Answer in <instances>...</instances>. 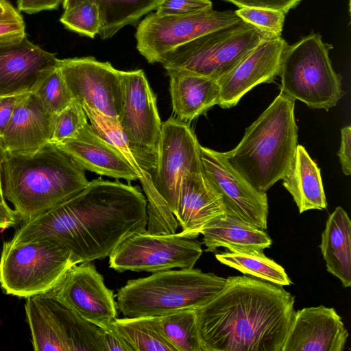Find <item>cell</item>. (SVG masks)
<instances>
[{"label": "cell", "instance_id": "obj_33", "mask_svg": "<svg viewBox=\"0 0 351 351\" xmlns=\"http://www.w3.org/2000/svg\"><path fill=\"white\" fill-rule=\"evenodd\" d=\"M32 93L40 99L45 110L53 115L62 111L73 100L58 66L40 82Z\"/></svg>", "mask_w": 351, "mask_h": 351}, {"label": "cell", "instance_id": "obj_19", "mask_svg": "<svg viewBox=\"0 0 351 351\" xmlns=\"http://www.w3.org/2000/svg\"><path fill=\"white\" fill-rule=\"evenodd\" d=\"M348 337L334 308L305 307L295 311L282 351H342Z\"/></svg>", "mask_w": 351, "mask_h": 351}, {"label": "cell", "instance_id": "obj_45", "mask_svg": "<svg viewBox=\"0 0 351 351\" xmlns=\"http://www.w3.org/2000/svg\"><path fill=\"white\" fill-rule=\"evenodd\" d=\"M20 12L8 0H0V19L9 16H21Z\"/></svg>", "mask_w": 351, "mask_h": 351}, {"label": "cell", "instance_id": "obj_12", "mask_svg": "<svg viewBox=\"0 0 351 351\" xmlns=\"http://www.w3.org/2000/svg\"><path fill=\"white\" fill-rule=\"evenodd\" d=\"M202 254L200 244L180 232L151 234L145 230L123 241L108 256L109 267L118 272L192 269Z\"/></svg>", "mask_w": 351, "mask_h": 351}, {"label": "cell", "instance_id": "obj_42", "mask_svg": "<svg viewBox=\"0 0 351 351\" xmlns=\"http://www.w3.org/2000/svg\"><path fill=\"white\" fill-rule=\"evenodd\" d=\"M341 145L337 155L341 165L342 171L346 176L351 173V127H343L341 130Z\"/></svg>", "mask_w": 351, "mask_h": 351}, {"label": "cell", "instance_id": "obj_41", "mask_svg": "<svg viewBox=\"0 0 351 351\" xmlns=\"http://www.w3.org/2000/svg\"><path fill=\"white\" fill-rule=\"evenodd\" d=\"M64 0H16L19 12L35 14L45 10H57Z\"/></svg>", "mask_w": 351, "mask_h": 351}, {"label": "cell", "instance_id": "obj_29", "mask_svg": "<svg viewBox=\"0 0 351 351\" xmlns=\"http://www.w3.org/2000/svg\"><path fill=\"white\" fill-rule=\"evenodd\" d=\"M222 264L241 273L280 286L292 284L285 269L264 253H238L226 252L215 254Z\"/></svg>", "mask_w": 351, "mask_h": 351}, {"label": "cell", "instance_id": "obj_27", "mask_svg": "<svg viewBox=\"0 0 351 351\" xmlns=\"http://www.w3.org/2000/svg\"><path fill=\"white\" fill-rule=\"evenodd\" d=\"M86 0H64V10ZM99 8L101 39H108L126 25H136L140 19L156 10L162 0H89Z\"/></svg>", "mask_w": 351, "mask_h": 351}, {"label": "cell", "instance_id": "obj_2", "mask_svg": "<svg viewBox=\"0 0 351 351\" xmlns=\"http://www.w3.org/2000/svg\"><path fill=\"white\" fill-rule=\"evenodd\" d=\"M280 286L230 276L223 290L195 309L203 351H282L295 311Z\"/></svg>", "mask_w": 351, "mask_h": 351}, {"label": "cell", "instance_id": "obj_46", "mask_svg": "<svg viewBox=\"0 0 351 351\" xmlns=\"http://www.w3.org/2000/svg\"><path fill=\"white\" fill-rule=\"evenodd\" d=\"M2 162L0 161V203L7 204L5 201V198L4 197L3 191V184H2Z\"/></svg>", "mask_w": 351, "mask_h": 351}, {"label": "cell", "instance_id": "obj_9", "mask_svg": "<svg viewBox=\"0 0 351 351\" xmlns=\"http://www.w3.org/2000/svg\"><path fill=\"white\" fill-rule=\"evenodd\" d=\"M25 311L34 350L104 351L101 328L49 293L26 298Z\"/></svg>", "mask_w": 351, "mask_h": 351}, {"label": "cell", "instance_id": "obj_31", "mask_svg": "<svg viewBox=\"0 0 351 351\" xmlns=\"http://www.w3.org/2000/svg\"><path fill=\"white\" fill-rule=\"evenodd\" d=\"M139 180L147 199L148 222L146 231L151 234L176 233L179 226L178 221L156 191L150 173L143 171V176Z\"/></svg>", "mask_w": 351, "mask_h": 351}, {"label": "cell", "instance_id": "obj_4", "mask_svg": "<svg viewBox=\"0 0 351 351\" xmlns=\"http://www.w3.org/2000/svg\"><path fill=\"white\" fill-rule=\"evenodd\" d=\"M295 101L280 91L246 128L240 143L223 152L232 167L261 193L283 178L294 156L298 145Z\"/></svg>", "mask_w": 351, "mask_h": 351}, {"label": "cell", "instance_id": "obj_25", "mask_svg": "<svg viewBox=\"0 0 351 351\" xmlns=\"http://www.w3.org/2000/svg\"><path fill=\"white\" fill-rule=\"evenodd\" d=\"M282 180L300 213L326 208L320 169L302 145H297L292 162Z\"/></svg>", "mask_w": 351, "mask_h": 351}, {"label": "cell", "instance_id": "obj_26", "mask_svg": "<svg viewBox=\"0 0 351 351\" xmlns=\"http://www.w3.org/2000/svg\"><path fill=\"white\" fill-rule=\"evenodd\" d=\"M319 247L327 271L340 280L343 287H350L351 221L341 206L328 217Z\"/></svg>", "mask_w": 351, "mask_h": 351}, {"label": "cell", "instance_id": "obj_11", "mask_svg": "<svg viewBox=\"0 0 351 351\" xmlns=\"http://www.w3.org/2000/svg\"><path fill=\"white\" fill-rule=\"evenodd\" d=\"M242 19L234 10L213 8L177 15L148 14L138 24L136 49L149 63L159 62L166 53L199 36Z\"/></svg>", "mask_w": 351, "mask_h": 351}, {"label": "cell", "instance_id": "obj_1", "mask_svg": "<svg viewBox=\"0 0 351 351\" xmlns=\"http://www.w3.org/2000/svg\"><path fill=\"white\" fill-rule=\"evenodd\" d=\"M147 222V199L138 186L99 178L69 199L23 222L10 240H55L80 263L109 256L125 239L145 231Z\"/></svg>", "mask_w": 351, "mask_h": 351}, {"label": "cell", "instance_id": "obj_34", "mask_svg": "<svg viewBox=\"0 0 351 351\" xmlns=\"http://www.w3.org/2000/svg\"><path fill=\"white\" fill-rule=\"evenodd\" d=\"M60 21L66 29L91 38L99 34L101 25L99 8L89 0L64 10Z\"/></svg>", "mask_w": 351, "mask_h": 351}, {"label": "cell", "instance_id": "obj_38", "mask_svg": "<svg viewBox=\"0 0 351 351\" xmlns=\"http://www.w3.org/2000/svg\"><path fill=\"white\" fill-rule=\"evenodd\" d=\"M26 36L25 24L22 16L0 19V44Z\"/></svg>", "mask_w": 351, "mask_h": 351}, {"label": "cell", "instance_id": "obj_28", "mask_svg": "<svg viewBox=\"0 0 351 351\" xmlns=\"http://www.w3.org/2000/svg\"><path fill=\"white\" fill-rule=\"evenodd\" d=\"M110 325L132 351H177L162 333L157 317H116Z\"/></svg>", "mask_w": 351, "mask_h": 351}, {"label": "cell", "instance_id": "obj_7", "mask_svg": "<svg viewBox=\"0 0 351 351\" xmlns=\"http://www.w3.org/2000/svg\"><path fill=\"white\" fill-rule=\"evenodd\" d=\"M278 75L280 91L311 108L328 110L343 95L341 77L334 71L328 47L319 34L312 32L287 45Z\"/></svg>", "mask_w": 351, "mask_h": 351}, {"label": "cell", "instance_id": "obj_30", "mask_svg": "<svg viewBox=\"0 0 351 351\" xmlns=\"http://www.w3.org/2000/svg\"><path fill=\"white\" fill-rule=\"evenodd\" d=\"M158 325L177 351H203L195 309H184L157 317Z\"/></svg>", "mask_w": 351, "mask_h": 351}, {"label": "cell", "instance_id": "obj_23", "mask_svg": "<svg viewBox=\"0 0 351 351\" xmlns=\"http://www.w3.org/2000/svg\"><path fill=\"white\" fill-rule=\"evenodd\" d=\"M176 118L190 122L218 105L219 86L217 80L184 70H166Z\"/></svg>", "mask_w": 351, "mask_h": 351}, {"label": "cell", "instance_id": "obj_15", "mask_svg": "<svg viewBox=\"0 0 351 351\" xmlns=\"http://www.w3.org/2000/svg\"><path fill=\"white\" fill-rule=\"evenodd\" d=\"M203 173L221 196L225 213L254 227L267 228L268 200L252 186L228 162L223 152L200 146Z\"/></svg>", "mask_w": 351, "mask_h": 351}, {"label": "cell", "instance_id": "obj_14", "mask_svg": "<svg viewBox=\"0 0 351 351\" xmlns=\"http://www.w3.org/2000/svg\"><path fill=\"white\" fill-rule=\"evenodd\" d=\"M58 67L74 100L119 119L123 105L121 71L91 56L59 59Z\"/></svg>", "mask_w": 351, "mask_h": 351}, {"label": "cell", "instance_id": "obj_13", "mask_svg": "<svg viewBox=\"0 0 351 351\" xmlns=\"http://www.w3.org/2000/svg\"><path fill=\"white\" fill-rule=\"evenodd\" d=\"M200 146L188 122L171 117L162 123L157 165L150 175L156 191L174 216L182 178L203 172Z\"/></svg>", "mask_w": 351, "mask_h": 351}, {"label": "cell", "instance_id": "obj_17", "mask_svg": "<svg viewBox=\"0 0 351 351\" xmlns=\"http://www.w3.org/2000/svg\"><path fill=\"white\" fill-rule=\"evenodd\" d=\"M287 45L281 36L262 40L233 69L217 80L218 105L222 108H232L254 86L272 82L279 75Z\"/></svg>", "mask_w": 351, "mask_h": 351}, {"label": "cell", "instance_id": "obj_3", "mask_svg": "<svg viewBox=\"0 0 351 351\" xmlns=\"http://www.w3.org/2000/svg\"><path fill=\"white\" fill-rule=\"evenodd\" d=\"M1 175L4 197L23 222L69 199L89 184L84 170L51 142L32 154L4 156Z\"/></svg>", "mask_w": 351, "mask_h": 351}, {"label": "cell", "instance_id": "obj_36", "mask_svg": "<svg viewBox=\"0 0 351 351\" xmlns=\"http://www.w3.org/2000/svg\"><path fill=\"white\" fill-rule=\"evenodd\" d=\"M236 14L247 22L274 36H281L285 13L282 11L258 8H240Z\"/></svg>", "mask_w": 351, "mask_h": 351}, {"label": "cell", "instance_id": "obj_24", "mask_svg": "<svg viewBox=\"0 0 351 351\" xmlns=\"http://www.w3.org/2000/svg\"><path fill=\"white\" fill-rule=\"evenodd\" d=\"M201 234L209 252L225 247L231 252L263 253L272 243L265 230L226 213L210 222Z\"/></svg>", "mask_w": 351, "mask_h": 351}, {"label": "cell", "instance_id": "obj_21", "mask_svg": "<svg viewBox=\"0 0 351 351\" xmlns=\"http://www.w3.org/2000/svg\"><path fill=\"white\" fill-rule=\"evenodd\" d=\"M56 145L84 171L128 182L143 176L118 149L98 136L88 123L75 136Z\"/></svg>", "mask_w": 351, "mask_h": 351}, {"label": "cell", "instance_id": "obj_5", "mask_svg": "<svg viewBox=\"0 0 351 351\" xmlns=\"http://www.w3.org/2000/svg\"><path fill=\"white\" fill-rule=\"evenodd\" d=\"M227 278L199 269H169L130 280L118 290L117 309L128 317H159L206 304L225 288Z\"/></svg>", "mask_w": 351, "mask_h": 351}, {"label": "cell", "instance_id": "obj_22", "mask_svg": "<svg viewBox=\"0 0 351 351\" xmlns=\"http://www.w3.org/2000/svg\"><path fill=\"white\" fill-rule=\"evenodd\" d=\"M225 214L221 196L210 186L204 173H190L182 179L175 214L180 232L194 239L213 220Z\"/></svg>", "mask_w": 351, "mask_h": 351}, {"label": "cell", "instance_id": "obj_43", "mask_svg": "<svg viewBox=\"0 0 351 351\" xmlns=\"http://www.w3.org/2000/svg\"><path fill=\"white\" fill-rule=\"evenodd\" d=\"M104 351H132L130 345L110 325L101 328Z\"/></svg>", "mask_w": 351, "mask_h": 351}, {"label": "cell", "instance_id": "obj_40", "mask_svg": "<svg viewBox=\"0 0 351 351\" xmlns=\"http://www.w3.org/2000/svg\"><path fill=\"white\" fill-rule=\"evenodd\" d=\"M29 93L0 97V136L8 125L16 106Z\"/></svg>", "mask_w": 351, "mask_h": 351}, {"label": "cell", "instance_id": "obj_18", "mask_svg": "<svg viewBox=\"0 0 351 351\" xmlns=\"http://www.w3.org/2000/svg\"><path fill=\"white\" fill-rule=\"evenodd\" d=\"M26 36L0 44V97L32 93L58 64Z\"/></svg>", "mask_w": 351, "mask_h": 351}, {"label": "cell", "instance_id": "obj_16", "mask_svg": "<svg viewBox=\"0 0 351 351\" xmlns=\"http://www.w3.org/2000/svg\"><path fill=\"white\" fill-rule=\"evenodd\" d=\"M47 293L101 328L108 327L117 316L114 291L106 286L92 261L73 265L61 282Z\"/></svg>", "mask_w": 351, "mask_h": 351}, {"label": "cell", "instance_id": "obj_44", "mask_svg": "<svg viewBox=\"0 0 351 351\" xmlns=\"http://www.w3.org/2000/svg\"><path fill=\"white\" fill-rule=\"evenodd\" d=\"M20 221L14 210L7 204L0 203V229L5 230L13 227Z\"/></svg>", "mask_w": 351, "mask_h": 351}, {"label": "cell", "instance_id": "obj_35", "mask_svg": "<svg viewBox=\"0 0 351 351\" xmlns=\"http://www.w3.org/2000/svg\"><path fill=\"white\" fill-rule=\"evenodd\" d=\"M82 106L75 100L55 114L51 142L58 144L75 136L88 123Z\"/></svg>", "mask_w": 351, "mask_h": 351}, {"label": "cell", "instance_id": "obj_20", "mask_svg": "<svg viewBox=\"0 0 351 351\" xmlns=\"http://www.w3.org/2000/svg\"><path fill=\"white\" fill-rule=\"evenodd\" d=\"M54 117L33 93L27 94L0 136V161L8 155L34 153L51 142Z\"/></svg>", "mask_w": 351, "mask_h": 351}, {"label": "cell", "instance_id": "obj_39", "mask_svg": "<svg viewBox=\"0 0 351 351\" xmlns=\"http://www.w3.org/2000/svg\"><path fill=\"white\" fill-rule=\"evenodd\" d=\"M239 8H266L284 12L285 14L296 7L302 0H225Z\"/></svg>", "mask_w": 351, "mask_h": 351}, {"label": "cell", "instance_id": "obj_10", "mask_svg": "<svg viewBox=\"0 0 351 351\" xmlns=\"http://www.w3.org/2000/svg\"><path fill=\"white\" fill-rule=\"evenodd\" d=\"M123 105L119 121L130 149L143 171L157 165L162 125L156 95L143 70L121 71Z\"/></svg>", "mask_w": 351, "mask_h": 351}, {"label": "cell", "instance_id": "obj_8", "mask_svg": "<svg viewBox=\"0 0 351 351\" xmlns=\"http://www.w3.org/2000/svg\"><path fill=\"white\" fill-rule=\"evenodd\" d=\"M272 36L242 20L177 47L159 63L166 70H184L218 80Z\"/></svg>", "mask_w": 351, "mask_h": 351}, {"label": "cell", "instance_id": "obj_32", "mask_svg": "<svg viewBox=\"0 0 351 351\" xmlns=\"http://www.w3.org/2000/svg\"><path fill=\"white\" fill-rule=\"evenodd\" d=\"M93 130L101 138L118 149L130 165L140 173L143 170L130 149L128 139L119 119L104 115L87 106H82Z\"/></svg>", "mask_w": 351, "mask_h": 351}, {"label": "cell", "instance_id": "obj_6", "mask_svg": "<svg viewBox=\"0 0 351 351\" xmlns=\"http://www.w3.org/2000/svg\"><path fill=\"white\" fill-rule=\"evenodd\" d=\"M77 263L73 253L57 241L10 240L3 243L0 256V285L6 294L18 298L45 294Z\"/></svg>", "mask_w": 351, "mask_h": 351}, {"label": "cell", "instance_id": "obj_37", "mask_svg": "<svg viewBox=\"0 0 351 351\" xmlns=\"http://www.w3.org/2000/svg\"><path fill=\"white\" fill-rule=\"evenodd\" d=\"M213 8L210 0H162L155 13L160 16L195 12Z\"/></svg>", "mask_w": 351, "mask_h": 351}]
</instances>
